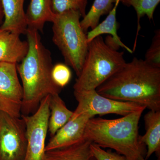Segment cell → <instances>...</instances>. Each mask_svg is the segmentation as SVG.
<instances>
[{"label": "cell", "mask_w": 160, "mask_h": 160, "mask_svg": "<svg viewBox=\"0 0 160 160\" xmlns=\"http://www.w3.org/2000/svg\"><path fill=\"white\" fill-rule=\"evenodd\" d=\"M112 99L131 102L160 110V68L134 58L96 89Z\"/></svg>", "instance_id": "6da1fadb"}, {"label": "cell", "mask_w": 160, "mask_h": 160, "mask_svg": "<svg viewBox=\"0 0 160 160\" xmlns=\"http://www.w3.org/2000/svg\"><path fill=\"white\" fill-rule=\"evenodd\" d=\"M26 34L28 51L17 69L22 83L21 115L29 116L36 111L44 98L59 94L62 89L52 80L51 53L42 43L39 32L27 29Z\"/></svg>", "instance_id": "7a4b0ae2"}, {"label": "cell", "mask_w": 160, "mask_h": 160, "mask_svg": "<svg viewBox=\"0 0 160 160\" xmlns=\"http://www.w3.org/2000/svg\"><path fill=\"white\" fill-rule=\"evenodd\" d=\"M143 110L116 119L92 118L86 124L84 139L102 148H110L128 160L145 158L146 146L141 141L139 122Z\"/></svg>", "instance_id": "3957f363"}, {"label": "cell", "mask_w": 160, "mask_h": 160, "mask_svg": "<svg viewBox=\"0 0 160 160\" xmlns=\"http://www.w3.org/2000/svg\"><path fill=\"white\" fill-rule=\"evenodd\" d=\"M124 52L106 44L102 36L89 43L88 52L74 91L96 90L126 63Z\"/></svg>", "instance_id": "277c9868"}, {"label": "cell", "mask_w": 160, "mask_h": 160, "mask_svg": "<svg viewBox=\"0 0 160 160\" xmlns=\"http://www.w3.org/2000/svg\"><path fill=\"white\" fill-rule=\"evenodd\" d=\"M78 11L69 10L55 14L52 23V41L65 60L78 76L88 52L89 43L86 32L80 23Z\"/></svg>", "instance_id": "5b68a950"}, {"label": "cell", "mask_w": 160, "mask_h": 160, "mask_svg": "<svg viewBox=\"0 0 160 160\" xmlns=\"http://www.w3.org/2000/svg\"><path fill=\"white\" fill-rule=\"evenodd\" d=\"M74 95L78 102L70 120H74L83 114L103 115L115 114L124 116L135 112L143 110L146 107L131 102L117 101L101 95L96 90L74 91Z\"/></svg>", "instance_id": "8992f818"}, {"label": "cell", "mask_w": 160, "mask_h": 160, "mask_svg": "<svg viewBox=\"0 0 160 160\" xmlns=\"http://www.w3.org/2000/svg\"><path fill=\"white\" fill-rule=\"evenodd\" d=\"M51 95L44 98L33 114L21 115L26 126L27 148L24 160H46V140L50 116Z\"/></svg>", "instance_id": "52a82bcc"}, {"label": "cell", "mask_w": 160, "mask_h": 160, "mask_svg": "<svg viewBox=\"0 0 160 160\" xmlns=\"http://www.w3.org/2000/svg\"><path fill=\"white\" fill-rule=\"evenodd\" d=\"M27 143L23 118L0 111V160H25Z\"/></svg>", "instance_id": "ba28073f"}, {"label": "cell", "mask_w": 160, "mask_h": 160, "mask_svg": "<svg viewBox=\"0 0 160 160\" xmlns=\"http://www.w3.org/2000/svg\"><path fill=\"white\" fill-rule=\"evenodd\" d=\"M22 86L15 63L0 62V111L11 116L21 117Z\"/></svg>", "instance_id": "9c48e42d"}, {"label": "cell", "mask_w": 160, "mask_h": 160, "mask_svg": "<svg viewBox=\"0 0 160 160\" xmlns=\"http://www.w3.org/2000/svg\"><path fill=\"white\" fill-rule=\"evenodd\" d=\"M91 115H81L74 120H70L52 137L46 146V151L70 146L84 139L85 128Z\"/></svg>", "instance_id": "30bf717a"}, {"label": "cell", "mask_w": 160, "mask_h": 160, "mask_svg": "<svg viewBox=\"0 0 160 160\" xmlns=\"http://www.w3.org/2000/svg\"><path fill=\"white\" fill-rule=\"evenodd\" d=\"M25 0H1L4 21L1 29L19 35L26 34L27 29L26 12L24 11Z\"/></svg>", "instance_id": "8fae6325"}, {"label": "cell", "mask_w": 160, "mask_h": 160, "mask_svg": "<svg viewBox=\"0 0 160 160\" xmlns=\"http://www.w3.org/2000/svg\"><path fill=\"white\" fill-rule=\"evenodd\" d=\"M28 50V42L20 35L0 28V62H20Z\"/></svg>", "instance_id": "7c38bea8"}, {"label": "cell", "mask_w": 160, "mask_h": 160, "mask_svg": "<svg viewBox=\"0 0 160 160\" xmlns=\"http://www.w3.org/2000/svg\"><path fill=\"white\" fill-rule=\"evenodd\" d=\"M118 5L115 4L113 8L109 12L106 19L102 23H99L94 29H91L87 35V42L88 43L91 42L98 37L104 34H109L105 40L106 44L113 48L116 50H118L120 47H122L130 53L133 52L132 50L126 46L121 41V38L117 33L118 23L117 21V9Z\"/></svg>", "instance_id": "4fadbf2b"}, {"label": "cell", "mask_w": 160, "mask_h": 160, "mask_svg": "<svg viewBox=\"0 0 160 160\" xmlns=\"http://www.w3.org/2000/svg\"><path fill=\"white\" fill-rule=\"evenodd\" d=\"M146 132L141 136V142L147 147L145 159L154 153L160 155V110H150L144 116Z\"/></svg>", "instance_id": "5bb4252c"}, {"label": "cell", "mask_w": 160, "mask_h": 160, "mask_svg": "<svg viewBox=\"0 0 160 160\" xmlns=\"http://www.w3.org/2000/svg\"><path fill=\"white\" fill-rule=\"evenodd\" d=\"M54 16L51 0H30L26 13L27 29L43 32L45 23L52 22Z\"/></svg>", "instance_id": "9a60e30c"}, {"label": "cell", "mask_w": 160, "mask_h": 160, "mask_svg": "<svg viewBox=\"0 0 160 160\" xmlns=\"http://www.w3.org/2000/svg\"><path fill=\"white\" fill-rule=\"evenodd\" d=\"M92 143L84 139L70 146L46 151V160H97L91 151Z\"/></svg>", "instance_id": "2e32d148"}, {"label": "cell", "mask_w": 160, "mask_h": 160, "mask_svg": "<svg viewBox=\"0 0 160 160\" xmlns=\"http://www.w3.org/2000/svg\"><path fill=\"white\" fill-rule=\"evenodd\" d=\"M49 109L50 116L48 130L52 137L70 120L73 112L67 108L64 101L60 98L59 94L51 96Z\"/></svg>", "instance_id": "e0dca14e"}, {"label": "cell", "mask_w": 160, "mask_h": 160, "mask_svg": "<svg viewBox=\"0 0 160 160\" xmlns=\"http://www.w3.org/2000/svg\"><path fill=\"white\" fill-rule=\"evenodd\" d=\"M117 0H94L89 12L81 21V26L85 32L94 29L99 22L101 17L109 14Z\"/></svg>", "instance_id": "ac0fdd59"}, {"label": "cell", "mask_w": 160, "mask_h": 160, "mask_svg": "<svg viewBox=\"0 0 160 160\" xmlns=\"http://www.w3.org/2000/svg\"><path fill=\"white\" fill-rule=\"evenodd\" d=\"M160 2V0H120V2L123 5L127 6H132L137 15V31L133 46L134 47L132 49L133 52L136 47L138 35L141 29L140 24L141 18L144 16H146L149 20L153 19L155 10Z\"/></svg>", "instance_id": "d6986e66"}, {"label": "cell", "mask_w": 160, "mask_h": 160, "mask_svg": "<svg viewBox=\"0 0 160 160\" xmlns=\"http://www.w3.org/2000/svg\"><path fill=\"white\" fill-rule=\"evenodd\" d=\"M88 0H51L52 11L55 14L69 10L78 11L84 18L86 16Z\"/></svg>", "instance_id": "ffe728a7"}, {"label": "cell", "mask_w": 160, "mask_h": 160, "mask_svg": "<svg viewBox=\"0 0 160 160\" xmlns=\"http://www.w3.org/2000/svg\"><path fill=\"white\" fill-rule=\"evenodd\" d=\"M52 77L54 83L62 89L68 85L71 80V70L66 64L57 63L52 67Z\"/></svg>", "instance_id": "44dd1931"}, {"label": "cell", "mask_w": 160, "mask_h": 160, "mask_svg": "<svg viewBox=\"0 0 160 160\" xmlns=\"http://www.w3.org/2000/svg\"><path fill=\"white\" fill-rule=\"evenodd\" d=\"M145 61L147 63L160 68V30L155 32L150 47L145 55Z\"/></svg>", "instance_id": "7402d4cb"}, {"label": "cell", "mask_w": 160, "mask_h": 160, "mask_svg": "<svg viewBox=\"0 0 160 160\" xmlns=\"http://www.w3.org/2000/svg\"><path fill=\"white\" fill-rule=\"evenodd\" d=\"M90 148L92 154L97 160H128L122 155L111 150L106 151L94 143H92Z\"/></svg>", "instance_id": "603a6c76"}, {"label": "cell", "mask_w": 160, "mask_h": 160, "mask_svg": "<svg viewBox=\"0 0 160 160\" xmlns=\"http://www.w3.org/2000/svg\"><path fill=\"white\" fill-rule=\"evenodd\" d=\"M3 16H4V14H3L2 7V3H1V0H0V22L2 21Z\"/></svg>", "instance_id": "cb8c5ba5"}, {"label": "cell", "mask_w": 160, "mask_h": 160, "mask_svg": "<svg viewBox=\"0 0 160 160\" xmlns=\"http://www.w3.org/2000/svg\"><path fill=\"white\" fill-rule=\"evenodd\" d=\"M120 2V0H117L116 2L115 3V4H117V5H118L119 4V3Z\"/></svg>", "instance_id": "d4e9b609"}, {"label": "cell", "mask_w": 160, "mask_h": 160, "mask_svg": "<svg viewBox=\"0 0 160 160\" xmlns=\"http://www.w3.org/2000/svg\"><path fill=\"white\" fill-rule=\"evenodd\" d=\"M140 160H147L145 159V158H141V159H140ZM157 160H160V157H158V159Z\"/></svg>", "instance_id": "484cf974"}]
</instances>
